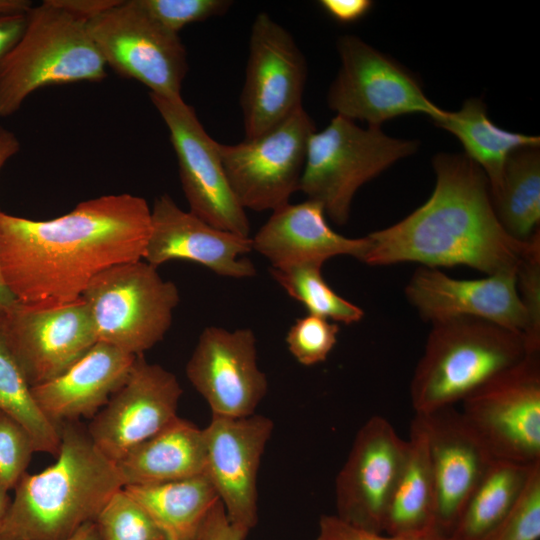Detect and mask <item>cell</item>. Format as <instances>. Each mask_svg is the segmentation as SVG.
Instances as JSON below:
<instances>
[{
    "instance_id": "cell-36",
    "label": "cell",
    "mask_w": 540,
    "mask_h": 540,
    "mask_svg": "<svg viewBox=\"0 0 540 540\" xmlns=\"http://www.w3.org/2000/svg\"><path fill=\"white\" fill-rule=\"evenodd\" d=\"M35 451L27 430L0 410V483L7 490L15 488Z\"/></svg>"
},
{
    "instance_id": "cell-15",
    "label": "cell",
    "mask_w": 540,
    "mask_h": 540,
    "mask_svg": "<svg viewBox=\"0 0 540 540\" xmlns=\"http://www.w3.org/2000/svg\"><path fill=\"white\" fill-rule=\"evenodd\" d=\"M273 421L261 414L240 418L212 415L203 429L206 465L228 521L244 538L258 521L257 479Z\"/></svg>"
},
{
    "instance_id": "cell-17",
    "label": "cell",
    "mask_w": 540,
    "mask_h": 540,
    "mask_svg": "<svg viewBox=\"0 0 540 540\" xmlns=\"http://www.w3.org/2000/svg\"><path fill=\"white\" fill-rule=\"evenodd\" d=\"M186 376L216 416H250L268 391L266 374L258 366L257 340L249 328L206 327L186 364Z\"/></svg>"
},
{
    "instance_id": "cell-44",
    "label": "cell",
    "mask_w": 540,
    "mask_h": 540,
    "mask_svg": "<svg viewBox=\"0 0 540 540\" xmlns=\"http://www.w3.org/2000/svg\"><path fill=\"white\" fill-rule=\"evenodd\" d=\"M32 6L28 0H0V14L27 13Z\"/></svg>"
},
{
    "instance_id": "cell-13",
    "label": "cell",
    "mask_w": 540,
    "mask_h": 540,
    "mask_svg": "<svg viewBox=\"0 0 540 540\" xmlns=\"http://www.w3.org/2000/svg\"><path fill=\"white\" fill-rule=\"evenodd\" d=\"M306 78L305 57L290 32L266 12L257 14L240 96L245 139L260 136L303 107Z\"/></svg>"
},
{
    "instance_id": "cell-23",
    "label": "cell",
    "mask_w": 540,
    "mask_h": 540,
    "mask_svg": "<svg viewBox=\"0 0 540 540\" xmlns=\"http://www.w3.org/2000/svg\"><path fill=\"white\" fill-rule=\"evenodd\" d=\"M136 356L97 341L61 375L31 387L33 398L53 423L93 418L121 387Z\"/></svg>"
},
{
    "instance_id": "cell-29",
    "label": "cell",
    "mask_w": 540,
    "mask_h": 540,
    "mask_svg": "<svg viewBox=\"0 0 540 540\" xmlns=\"http://www.w3.org/2000/svg\"><path fill=\"white\" fill-rule=\"evenodd\" d=\"M491 198L504 229L518 240H528L540 220L538 147H523L510 154L501 184Z\"/></svg>"
},
{
    "instance_id": "cell-22",
    "label": "cell",
    "mask_w": 540,
    "mask_h": 540,
    "mask_svg": "<svg viewBox=\"0 0 540 540\" xmlns=\"http://www.w3.org/2000/svg\"><path fill=\"white\" fill-rule=\"evenodd\" d=\"M252 250L264 256L272 268L320 266L332 257L360 259L366 238H348L334 231L322 205L307 199L287 203L272 211L251 238Z\"/></svg>"
},
{
    "instance_id": "cell-28",
    "label": "cell",
    "mask_w": 540,
    "mask_h": 540,
    "mask_svg": "<svg viewBox=\"0 0 540 540\" xmlns=\"http://www.w3.org/2000/svg\"><path fill=\"white\" fill-rule=\"evenodd\" d=\"M536 463L492 460L469 496L448 540H482L513 505Z\"/></svg>"
},
{
    "instance_id": "cell-34",
    "label": "cell",
    "mask_w": 540,
    "mask_h": 540,
    "mask_svg": "<svg viewBox=\"0 0 540 540\" xmlns=\"http://www.w3.org/2000/svg\"><path fill=\"white\" fill-rule=\"evenodd\" d=\"M339 331L337 323L308 314L292 324L285 341L298 363L313 366L327 359L337 343Z\"/></svg>"
},
{
    "instance_id": "cell-47",
    "label": "cell",
    "mask_w": 540,
    "mask_h": 540,
    "mask_svg": "<svg viewBox=\"0 0 540 540\" xmlns=\"http://www.w3.org/2000/svg\"><path fill=\"white\" fill-rule=\"evenodd\" d=\"M195 540H198V538H197V539H195Z\"/></svg>"
},
{
    "instance_id": "cell-32",
    "label": "cell",
    "mask_w": 540,
    "mask_h": 540,
    "mask_svg": "<svg viewBox=\"0 0 540 540\" xmlns=\"http://www.w3.org/2000/svg\"><path fill=\"white\" fill-rule=\"evenodd\" d=\"M94 522L99 540H167L124 488L111 496Z\"/></svg>"
},
{
    "instance_id": "cell-24",
    "label": "cell",
    "mask_w": 540,
    "mask_h": 540,
    "mask_svg": "<svg viewBox=\"0 0 540 540\" xmlns=\"http://www.w3.org/2000/svg\"><path fill=\"white\" fill-rule=\"evenodd\" d=\"M125 486L154 485L205 472L203 429L177 416L116 463Z\"/></svg>"
},
{
    "instance_id": "cell-4",
    "label": "cell",
    "mask_w": 540,
    "mask_h": 540,
    "mask_svg": "<svg viewBox=\"0 0 540 540\" xmlns=\"http://www.w3.org/2000/svg\"><path fill=\"white\" fill-rule=\"evenodd\" d=\"M410 384L415 414L455 406L529 355L523 333L475 317L431 323Z\"/></svg>"
},
{
    "instance_id": "cell-30",
    "label": "cell",
    "mask_w": 540,
    "mask_h": 540,
    "mask_svg": "<svg viewBox=\"0 0 540 540\" xmlns=\"http://www.w3.org/2000/svg\"><path fill=\"white\" fill-rule=\"evenodd\" d=\"M3 311L0 310V410L27 430L36 451L57 456L60 427L45 416L33 398L31 386L6 343Z\"/></svg>"
},
{
    "instance_id": "cell-3",
    "label": "cell",
    "mask_w": 540,
    "mask_h": 540,
    "mask_svg": "<svg viewBox=\"0 0 540 540\" xmlns=\"http://www.w3.org/2000/svg\"><path fill=\"white\" fill-rule=\"evenodd\" d=\"M56 461L36 474L25 472L0 531V540H65L95 521L124 487L116 464L78 422L60 424Z\"/></svg>"
},
{
    "instance_id": "cell-38",
    "label": "cell",
    "mask_w": 540,
    "mask_h": 540,
    "mask_svg": "<svg viewBox=\"0 0 540 540\" xmlns=\"http://www.w3.org/2000/svg\"><path fill=\"white\" fill-rule=\"evenodd\" d=\"M314 540H448L436 532L423 535H392L374 532L353 526L335 514L321 515Z\"/></svg>"
},
{
    "instance_id": "cell-45",
    "label": "cell",
    "mask_w": 540,
    "mask_h": 540,
    "mask_svg": "<svg viewBox=\"0 0 540 540\" xmlns=\"http://www.w3.org/2000/svg\"><path fill=\"white\" fill-rule=\"evenodd\" d=\"M65 540H99L95 522L91 521L84 524Z\"/></svg>"
},
{
    "instance_id": "cell-19",
    "label": "cell",
    "mask_w": 540,
    "mask_h": 540,
    "mask_svg": "<svg viewBox=\"0 0 540 540\" xmlns=\"http://www.w3.org/2000/svg\"><path fill=\"white\" fill-rule=\"evenodd\" d=\"M251 251L250 237L213 227L192 212L182 210L168 194L155 199L143 256L152 266L183 260L223 277L249 278L256 275L254 264L244 257Z\"/></svg>"
},
{
    "instance_id": "cell-7",
    "label": "cell",
    "mask_w": 540,
    "mask_h": 540,
    "mask_svg": "<svg viewBox=\"0 0 540 540\" xmlns=\"http://www.w3.org/2000/svg\"><path fill=\"white\" fill-rule=\"evenodd\" d=\"M81 298L89 308L97 341L134 356L163 340L180 301L176 285L143 259L103 270Z\"/></svg>"
},
{
    "instance_id": "cell-12",
    "label": "cell",
    "mask_w": 540,
    "mask_h": 540,
    "mask_svg": "<svg viewBox=\"0 0 540 540\" xmlns=\"http://www.w3.org/2000/svg\"><path fill=\"white\" fill-rule=\"evenodd\" d=\"M149 96L168 128L190 212L213 227L250 237L246 210L230 186L219 143L203 128L194 108L182 97Z\"/></svg>"
},
{
    "instance_id": "cell-20",
    "label": "cell",
    "mask_w": 540,
    "mask_h": 540,
    "mask_svg": "<svg viewBox=\"0 0 540 540\" xmlns=\"http://www.w3.org/2000/svg\"><path fill=\"white\" fill-rule=\"evenodd\" d=\"M418 415L425 427L435 490V531L448 539L493 460L455 406Z\"/></svg>"
},
{
    "instance_id": "cell-18",
    "label": "cell",
    "mask_w": 540,
    "mask_h": 540,
    "mask_svg": "<svg viewBox=\"0 0 540 540\" xmlns=\"http://www.w3.org/2000/svg\"><path fill=\"white\" fill-rule=\"evenodd\" d=\"M182 393L172 372L147 362L143 355L136 356L125 382L93 417L88 434L116 463L178 416Z\"/></svg>"
},
{
    "instance_id": "cell-11",
    "label": "cell",
    "mask_w": 540,
    "mask_h": 540,
    "mask_svg": "<svg viewBox=\"0 0 540 540\" xmlns=\"http://www.w3.org/2000/svg\"><path fill=\"white\" fill-rule=\"evenodd\" d=\"M315 125L303 107L258 137L219 143L230 186L246 210L274 211L299 189L307 144Z\"/></svg>"
},
{
    "instance_id": "cell-14",
    "label": "cell",
    "mask_w": 540,
    "mask_h": 540,
    "mask_svg": "<svg viewBox=\"0 0 540 540\" xmlns=\"http://www.w3.org/2000/svg\"><path fill=\"white\" fill-rule=\"evenodd\" d=\"M3 329L6 343L31 387L61 375L97 342L89 308L82 298L54 305L15 301L3 311Z\"/></svg>"
},
{
    "instance_id": "cell-46",
    "label": "cell",
    "mask_w": 540,
    "mask_h": 540,
    "mask_svg": "<svg viewBox=\"0 0 540 540\" xmlns=\"http://www.w3.org/2000/svg\"><path fill=\"white\" fill-rule=\"evenodd\" d=\"M8 491L1 483H0V531L3 527V524L5 522L6 516L8 514V510L11 504L10 497L8 495Z\"/></svg>"
},
{
    "instance_id": "cell-35",
    "label": "cell",
    "mask_w": 540,
    "mask_h": 540,
    "mask_svg": "<svg viewBox=\"0 0 540 540\" xmlns=\"http://www.w3.org/2000/svg\"><path fill=\"white\" fill-rule=\"evenodd\" d=\"M141 8L166 30L178 34L188 24L220 16L229 0H137Z\"/></svg>"
},
{
    "instance_id": "cell-2",
    "label": "cell",
    "mask_w": 540,
    "mask_h": 540,
    "mask_svg": "<svg viewBox=\"0 0 540 540\" xmlns=\"http://www.w3.org/2000/svg\"><path fill=\"white\" fill-rule=\"evenodd\" d=\"M432 163L436 184L429 199L399 222L365 236L359 261L465 265L486 275L517 271L540 240L539 229L526 241L504 229L485 173L465 154L440 153Z\"/></svg>"
},
{
    "instance_id": "cell-42",
    "label": "cell",
    "mask_w": 540,
    "mask_h": 540,
    "mask_svg": "<svg viewBox=\"0 0 540 540\" xmlns=\"http://www.w3.org/2000/svg\"><path fill=\"white\" fill-rule=\"evenodd\" d=\"M119 0H51L57 7L87 22L118 3Z\"/></svg>"
},
{
    "instance_id": "cell-8",
    "label": "cell",
    "mask_w": 540,
    "mask_h": 540,
    "mask_svg": "<svg viewBox=\"0 0 540 540\" xmlns=\"http://www.w3.org/2000/svg\"><path fill=\"white\" fill-rule=\"evenodd\" d=\"M337 50L341 65L327 94L336 115L375 127L406 114H426L433 122L444 115L409 70L359 37L341 36Z\"/></svg>"
},
{
    "instance_id": "cell-31",
    "label": "cell",
    "mask_w": 540,
    "mask_h": 540,
    "mask_svg": "<svg viewBox=\"0 0 540 540\" xmlns=\"http://www.w3.org/2000/svg\"><path fill=\"white\" fill-rule=\"evenodd\" d=\"M320 266H294L270 268L272 278L290 295L300 302L308 314L320 316L332 322L353 324L359 322L363 310L338 295L325 281Z\"/></svg>"
},
{
    "instance_id": "cell-33",
    "label": "cell",
    "mask_w": 540,
    "mask_h": 540,
    "mask_svg": "<svg viewBox=\"0 0 540 540\" xmlns=\"http://www.w3.org/2000/svg\"><path fill=\"white\" fill-rule=\"evenodd\" d=\"M540 539V462L499 523L482 540Z\"/></svg>"
},
{
    "instance_id": "cell-40",
    "label": "cell",
    "mask_w": 540,
    "mask_h": 540,
    "mask_svg": "<svg viewBox=\"0 0 540 540\" xmlns=\"http://www.w3.org/2000/svg\"><path fill=\"white\" fill-rule=\"evenodd\" d=\"M198 540H245L230 524L225 510L218 501L204 521Z\"/></svg>"
},
{
    "instance_id": "cell-9",
    "label": "cell",
    "mask_w": 540,
    "mask_h": 540,
    "mask_svg": "<svg viewBox=\"0 0 540 540\" xmlns=\"http://www.w3.org/2000/svg\"><path fill=\"white\" fill-rule=\"evenodd\" d=\"M87 31L106 65L137 80L149 93L182 97L187 54L178 34L158 24L137 0L117 4L86 22Z\"/></svg>"
},
{
    "instance_id": "cell-25",
    "label": "cell",
    "mask_w": 540,
    "mask_h": 540,
    "mask_svg": "<svg viewBox=\"0 0 540 540\" xmlns=\"http://www.w3.org/2000/svg\"><path fill=\"white\" fill-rule=\"evenodd\" d=\"M383 532L410 536L436 532L427 434L418 415L411 422L406 458L390 496Z\"/></svg>"
},
{
    "instance_id": "cell-21",
    "label": "cell",
    "mask_w": 540,
    "mask_h": 540,
    "mask_svg": "<svg viewBox=\"0 0 540 540\" xmlns=\"http://www.w3.org/2000/svg\"><path fill=\"white\" fill-rule=\"evenodd\" d=\"M405 295L421 318L430 323L475 317L522 333L526 327V315L516 287V271L462 280L438 268L423 266L411 276Z\"/></svg>"
},
{
    "instance_id": "cell-27",
    "label": "cell",
    "mask_w": 540,
    "mask_h": 540,
    "mask_svg": "<svg viewBox=\"0 0 540 540\" xmlns=\"http://www.w3.org/2000/svg\"><path fill=\"white\" fill-rule=\"evenodd\" d=\"M434 123L459 139L465 155L485 173L491 195L502 180L511 153L523 147H539L538 136L507 131L496 126L488 117L481 99L470 98L455 111H445Z\"/></svg>"
},
{
    "instance_id": "cell-5",
    "label": "cell",
    "mask_w": 540,
    "mask_h": 540,
    "mask_svg": "<svg viewBox=\"0 0 540 540\" xmlns=\"http://www.w3.org/2000/svg\"><path fill=\"white\" fill-rule=\"evenodd\" d=\"M106 64L86 22L45 0L27 12L24 33L0 71V117L39 88L101 81Z\"/></svg>"
},
{
    "instance_id": "cell-10",
    "label": "cell",
    "mask_w": 540,
    "mask_h": 540,
    "mask_svg": "<svg viewBox=\"0 0 540 540\" xmlns=\"http://www.w3.org/2000/svg\"><path fill=\"white\" fill-rule=\"evenodd\" d=\"M461 413L493 460L540 462V354H529L464 401Z\"/></svg>"
},
{
    "instance_id": "cell-16",
    "label": "cell",
    "mask_w": 540,
    "mask_h": 540,
    "mask_svg": "<svg viewBox=\"0 0 540 540\" xmlns=\"http://www.w3.org/2000/svg\"><path fill=\"white\" fill-rule=\"evenodd\" d=\"M407 454L401 438L383 416H371L357 431L335 479L336 516L369 531L383 532L390 496Z\"/></svg>"
},
{
    "instance_id": "cell-41",
    "label": "cell",
    "mask_w": 540,
    "mask_h": 540,
    "mask_svg": "<svg viewBox=\"0 0 540 540\" xmlns=\"http://www.w3.org/2000/svg\"><path fill=\"white\" fill-rule=\"evenodd\" d=\"M322 8L336 21L350 23L365 16L373 6L370 0H322Z\"/></svg>"
},
{
    "instance_id": "cell-43",
    "label": "cell",
    "mask_w": 540,
    "mask_h": 540,
    "mask_svg": "<svg viewBox=\"0 0 540 540\" xmlns=\"http://www.w3.org/2000/svg\"><path fill=\"white\" fill-rule=\"evenodd\" d=\"M20 150V141L16 135L0 126V170L5 163ZM15 298L5 287L0 277V310H5L15 302Z\"/></svg>"
},
{
    "instance_id": "cell-26",
    "label": "cell",
    "mask_w": 540,
    "mask_h": 540,
    "mask_svg": "<svg viewBox=\"0 0 540 540\" xmlns=\"http://www.w3.org/2000/svg\"><path fill=\"white\" fill-rule=\"evenodd\" d=\"M123 488L149 514L167 540L197 539L209 512L219 501L205 472L177 481Z\"/></svg>"
},
{
    "instance_id": "cell-39",
    "label": "cell",
    "mask_w": 540,
    "mask_h": 540,
    "mask_svg": "<svg viewBox=\"0 0 540 540\" xmlns=\"http://www.w3.org/2000/svg\"><path fill=\"white\" fill-rule=\"evenodd\" d=\"M27 13L0 14V71L22 37Z\"/></svg>"
},
{
    "instance_id": "cell-1",
    "label": "cell",
    "mask_w": 540,
    "mask_h": 540,
    "mask_svg": "<svg viewBox=\"0 0 540 540\" xmlns=\"http://www.w3.org/2000/svg\"><path fill=\"white\" fill-rule=\"evenodd\" d=\"M150 216L145 199L127 193L83 201L49 220L0 211L2 282L20 303L74 302L103 270L143 259Z\"/></svg>"
},
{
    "instance_id": "cell-37",
    "label": "cell",
    "mask_w": 540,
    "mask_h": 540,
    "mask_svg": "<svg viewBox=\"0 0 540 540\" xmlns=\"http://www.w3.org/2000/svg\"><path fill=\"white\" fill-rule=\"evenodd\" d=\"M517 292L526 315L523 332L529 354H540V240L516 271Z\"/></svg>"
},
{
    "instance_id": "cell-6",
    "label": "cell",
    "mask_w": 540,
    "mask_h": 540,
    "mask_svg": "<svg viewBox=\"0 0 540 540\" xmlns=\"http://www.w3.org/2000/svg\"><path fill=\"white\" fill-rule=\"evenodd\" d=\"M417 149L415 140L393 138L381 127L362 128L336 115L310 136L298 190L320 203L334 223L344 225L358 189Z\"/></svg>"
}]
</instances>
